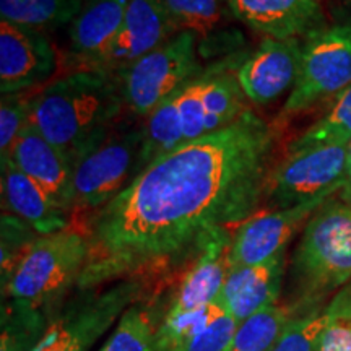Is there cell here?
Listing matches in <instances>:
<instances>
[{"mask_svg":"<svg viewBox=\"0 0 351 351\" xmlns=\"http://www.w3.org/2000/svg\"><path fill=\"white\" fill-rule=\"evenodd\" d=\"M276 130L247 109L225 129L153 160L86 223L80 291L192 261L263 200Z\"/></svg>","mask_w":351,"mask_h":351,"instance_id":"cell-1","label":"cell"},{"mask_svg":"<svg viewBox=\"0 0 351 351\" xmlns=\"http://www.w3.org/2000/svg\"><path fill=\"white\" fill-rule=\"evenodd\" d=\"M124 109L116 73L80 69L32 96L29 124L73 166L119 121Z\"/></svg>","mask_w":351,"mask_h":351,"instance_id":"cell-2","label":"cell"},{"mask_svg":"<svg viewBox=\"0 0 351 351\" xmlns=\"http://www.w3.org/2000/svg\"><path fill=\"white\" fill-rule=\"evenodd\" d=\"M247 103L236 70L225 65L205 70L143 121L137 174L158 156L231 125L247 111Z\"/></svg>","mask_w":351,"mask_h":351,"instance_id":"cell-3","label":"cell"},{"mask_svg":"<svg viewBox=\"0 0 351 351\" xmlns=\"http://www.w3.org/2000/svg\"><path fill=\"white\" fill-rule=\"evenodd\" d=\"M351 280V202L330 199L315 210L293 254L291 285L298 301L293 307L307 313L327 295Z\"/></svg>","mask_w":351,"mask_h":351,"instance_id":"cell-4","label":"cell"},{"mask_svg":"<svg viewBox=\"0 0 351 351\" xmlns=\"http://www.w3.org/2000/svg\"><path fill=\"white\" fill-rule=\"evenodd\" d=\"M86 234L77 230H62L54 234L39 236L21 258L5 287L3 298L15 304L36 311L52 309L62 300L88 261Z\"/></svg>","mask_w":351,"mask_h":351,"instance_id":"cell-5","label":"cell"},{"mask_svg":"<svg viewBox=\"0 0 351 351\" xmlns=\"http://www.w3.org/2000/svg\"><path fill=\"white\" fill-rule=\"evenodd\" d=\"M197 47L195 33L179 32L156 49L117 70L125 111L145 121L166 99L199 78L205 69Z\"/></svg>","mask_w":351,"mask_h":351,"instance_id":"cell-6","label":"cell"},{"mask_svg":"<svg viewBox=\"0 0 351 351\" xmlns=\"http://www.w3.org/2000/svg\"><path fill=\"white\" fill-rule=\"evenodd\" d=\"M143 124L117 121L73 165L70 212H96L137 176Z\"/></svg>","mask_w":351,"mask_h":351,"instance_id":"cell-7","label":"cell"},{"mask_svg":"<svg viewBox=\"0 0 351 351\" xmlns=\"http://www.w3.org/2000/svg\"><path fill=\"white\" fill-rule=\"evenodd\" d=\"M350 85L351 25L326 26L314 32L302 41L300 73L280 119H289Z\"/></svg>","mask_w":351,"mask_h":351,"instance_id":"cell-8","label":"cell"},{"mask_svg":"<svg viewBox=\"0 0 351 351\" xmlns=\"http://www.w3.org/2000/svg\"><path fill=\"white\" fill-rule=\"evenodd\" d=\"M142 293V278L121 280L103 291H80L52 320L34 351H88Z\"/></svg>","mask_w":351,"mask_h":351,"instance_id":"cell-9","label":"cell"},{"mask_svg":"<svg viewBox=\"0 0 351 351\" xmlns=\"http://www.w3.org/2000/svg\"><path fill=\"white\" fill-rule=\"evenodd\" d=\"M348 145H327L288 153L271 168L263 202L271 208H289L320 195H335L345 186Z\"/></svg>","mask_w":351,"mask_h":351,"instance_id":"cell-10","label":"cell"},{"mask_svg":"<svg viewBox=\"0 0 351 351\" xmlns=\"http://www.w3.org/2000/svg\"><path fill=\"white\" fill-rule=\"evenodd\" d=\"M301 39L263 38L251 56L236 67L245 99L263 108L291 93L300 73Z\"/></svg>","mask_w":351,"mask_h":351,"instance_id":"cell-11","label":"cell"},{"mask_svg":"<svg viewBox=\"0 0 351 351\" xmlns=\"http://www.w3.org/2000/svg\"><path fill=\"white\" fill-rule=\"evenodd\" d=\"M333 195H320L304 204L289 208H276L262 215H254L238 226L232 236L230 263L234 267H247L263 263L278 254L287 252V245L302 223L322 207Z\"/></svg>","mask_w":351,"mask_h":351,"instance_id":"cell-12","label":"cell"},{"mask_svg":"<svg viewBox=\"0 0 351 351\" xmlns=\"http://www.w3.org/2000/svg\"><path fill=\"white\" fill-rule=\"evenodd\" d=\"M57 69V56L41 32L0 21V90L23 93L43 85Z\"/></svg>","mask_w":351,"mask_h":351,"instance_id":"cell-13","label":"cell"},{"mask_svg":"<svg viewBox=\"0 0 351 351\" xmlns=\"http://www.w3.org/2000/svg\"><path fill=\"white\" fill-rule=\"evenodd\" d=\"M179 33L163 0H129L121 33L93 69L116 73Z\"/></svg>","mask_w":351,"mask_h":351,"instance_id":"cell-14","label":"cell"},{"mask_svg":"<svg viewBox=\"0 0 351 351\" xmlns=\"http://www.w3.org/2000/svg\"><path fill=\"white\" fill-rule=\"evenodd\" d=\"M232 15L265 38L300 39L326 28L319 0H226Z\"/></svg>","mask_w":351,"mask_h":351,"instance_id":"cell-15","label":"cell"},{"mask_svg":"<svg viewBox=\"0 0 351 351\" xmlns=\"http://www.w3.org/2000/svg\"><path fill=\"white\" fill-rule=\"evenodd\" d=\"M231 243L230 230H219L204 244L189 263L166 314L191 313L217 301L231 269Z\"/></svg>","mask_w":351,"mask_h":351,"instance_id":"cell-16","label":"cell"},{"mask_svg":"<svg viewBox=\"0 0 351 351\" xmlns=\"http://www.w3.org/2000/svg\"><path fill=\"white\" fill-rule=\"evenodd\" d=\"M285 275V252L257 265L230 269L217 302L241 324L276 304Z\"/></svg>","mask_w":351,"mask_h":351,"instance_id":"cell-17","label":"cell"},{"mask_svg":"<svg viewBox=\"0 0 351 351\" xmlns=\"http://www.w3.org/2000/svg\"><path fill=\"white\" fill-rule=\"evenodd\" d=\"M5 160L38 182L65 212H70L73 166L36 127L28 124Z\"/></svg>","mask_w":351,"mask_h":351,"instance_id":"cell-18","label":"cell"},{"mask_svg":"<svg viewBox=\"0 0 351 351\" xmlns=\"http://www.w3.org/2000/svg\"><path fill=\"white\" fill-rule=\"evenodd\" d=\"M2 197L8 212L28 223L39 236L69 228V212L10 160H2Z\"/></svg>","mask_w":351,"mask_h":351,"instance_id":"cell-19","label":"cell"},{"mask_svg":"<svg viewBox=\"0 0 351 351\" xmlns=\"http://www.w3.org/2000/svg\"><path fill=\"white\" fill-rule=\"evenodd\" d=\"M129 0H90L70 23L73 57L93 69L119 36Z\"/></svg>","mask_w":351,"mask_h":351,"instance_id":"cell-20","label":"cell"},{"mask_svg":"<svg viewBox=\"0 0 351 351\" xmlns=\"http://www.w3.org/2000/svg\"><path fill=\"white\" fill-rule=\"evenodd\" d=\"M82 8V0H0L2 20L41 33L72 23Z\"/></svg>","mask_w":351,"mask_h":351,"instance_id":"cell-21","label":"cell"},{"mask_svg":"<svg viewBox=\"0 0 351 351\" xmlns=\"http://www.w3.org/2000/svg\"><path fill=\"white\" fill-rule=\"evenodd\" d=\"M293 306H269L239 324L226 351H270L289 320L296 317Z\"/></svg>","mask_w":351,"mask_h":351,"instance_id":"cell-22","label":"cell"},{"mask_svg":"<svg viewBox=\"0 0 351 351\" xmlns=\"http://www.w3.org/2000/svg\"><path fill=\"white\" fill-rule=\"evenodd\" d=\"M351 142V85L335 96L332 108L314 122L300 137L293 140L288 153L327 145H348Z\"/></svg>","mask_w":351,"mask_h":351,"instance_id":"cell-23","label":"cell"},{"mask_svg":"<svg viewBox=\"0 0 351 351\" xmlns=\"http://www.w3.org/2000/svg\"><path fill=\"white\" fill-rule=\"evenodd\" d=\"M49 327L47 313L7 301L2 306L0 351H34Z\"/></svg>","mask_w":351,"mask_h":351,"instance_id":"cell-24","label":"cell"},{"mask_svg":"<svg viewBox=\"0 0 351 351\" xmlns=\"http://www.w3.org/2000/svg\"><path fill=\"white\" fill-rule=\"evenodd\" d=\"M155 335L152 311L135 302L122 314L119 326L101 351H153Z\"/></svg>","mask_w":351,"mask_h":351,"instance_id":"cell-25","label":"cell"},{"mask_svg":"<svg viewBox=\"0 0 351 351\" xmlns=\"http://www.w3.org/2000/svg\"><path fill=\"white\" fill-rule=\"evenodd\" d=\"M163 3L179 32H192L207 39L221 23V0H163Z\"/></svg>","mask_w":351,"mask_h":351,"instance_id":"cell-26","label":"cell"},{"mask_svg":"<svg viewBox=\"0 0 351 351\" xmlns=\"http://www.w3.org/2000/svg\"><path fill=\"white\" fill-rule=\"evenodd\" d=\"M38 238V232L23 219L12 213L2 215V247H0L2 287H5L21 258L26 256Z\"/></svg>","mask_w":351,"mask_h":351,"instance_id":"cell-27","label":"cell"},{"mask_svg":"<svg viewBox=\"0 0 351 351\" xmlns=\"http://www.w3.org/2000/svg\"><path fill=\"white\" fill-rule=\"evenodd\" d=\"M324 311L326 326L315 351H351V285L340 289Z\"/></svg>","mask_w":351,"mask_h":351,"instance_id":"cell-28","label":"cell"},{"mask_svg":"<svg viewBox=\"0 0 351 351\" xmlns=\"http://www.w3.org/2000/svg\"><path fill=\"white\" fill-rule=\"evenodd\" d=\"M326 326V311L311 309L289 320L270 351H315Z\"/></svg>","mask_w":351,"mask_h":351,"instance_id":"cell-29","label":"cell"},{"mask_svg":"<svg viewBox=\"0 0 351 351\" xmlns=\"http://www.w3.org/2000/svg\"><path fill=\"white\" fill-rule=\"evenodd\" d=\"M32 96L23 93L2 95L0 103V158L10 155L16 138L29 124Z\"/></svg>","mask_w":351,"mask_h":351,"instance_id":"cell-30","label":"cell"},{"mask_svg":"<svg viewBox=\"0 0 351 351\" xmlns=\"http://www.w3.org/2000/svg\"><path fill=\"white\" fill-rule=\"evenodd\" d=\"M239 324L221 306L212 320L179 351H226Z\"/></svg>","mask_w":351,"mask_h":351,"instance_id":"cell-31","label":"cell"},{"mask_svg":"<svg viewBox=\"0 0 351 351\" xmlns=\"http://www.w3.org/2000/svg\"><path fill=\"white\" fill-rule=\"evenodd\" d=\"M343 200L351 202V142L348 143V156H346V174H345V186L339 192Z\"/></svg>","mask_w":351,"mask_h":351,"instance_id":"cell-32","label":"cell"},{"mask_svg":"<svg viewBox=\"0 0 351 351\" xmlns=\"http://www.w3.org/2000/svg\"><path fill=\"white\" fill-rule=\"evenodd\" d=\"M345 12L348 13L351 19V0H345Z\"/></svg>","mask_w":351,"mask_h":351,"instance_id":"cell-33","label":"cell"}]
</instances>
